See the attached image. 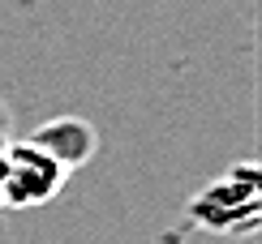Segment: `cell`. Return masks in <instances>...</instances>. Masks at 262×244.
<instances>
[{
	"instance_id": "6da1fadb",
	"label": "cell",
	"mask_w": 262,
	"mask_h": 244,
	"mask_svg": "<svg viewBox=\"0 0 262 244\" xmlns=\"http://www.w3.org/2000/svg\"><path fill=\"white\" fill-rule=\"evenodd\" d=\"M60 184V167L52 154L43 150H26V154H13L5 159V193L9 202H43L52 188Z\"/></svg>"
}]
</instances>
